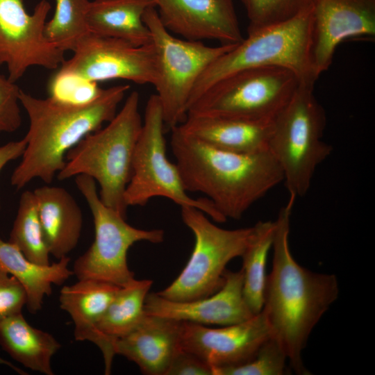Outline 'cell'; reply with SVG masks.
Here are the masks:
<instances>
[{
  "mask_svg": "<svg viewBox=\"0 0 375 375\" xmlns=\"http://www.w3.org/2000/svg\"><path fill=\"white\" fill-rule=\"evenodd\" d=\"M295 199L289 197L274 221L272 268L266 276L262 311L276 340L297 374H309L302 351L319 319L336 301L339 284L332 274L312 272L299 265L289 244Z\"/></svg>",
  "mask_w": 375,
  "mask_h": 375,
  "instance_id": "obj_1",
  "label": "cell"
},
{
  "mask_svg": "<svg viewBox=\"0 0 375 375\" xmlns=\"http://www.w3.org/2000/svg\"><path fill=\"white\" fill-rule=\"evenodd\" d=\"M170 145L187 192L204 194L226 219H240L249 208L283 181L269 149L235 153L218 149L172 130Z\"/></svg>",
  "mask_w": 375,
  "mask_h": 375,
  "instance_id": "obj_2",
  "label": "cell"
},
{
  "mask_svg": "<svg viewBox=\"0 0 375 375\" xmlns=\"http://www.w3.org/2000/svg\"><path fill=\"white\" fill-rule=\"evenodd\" d=\"M129 88L119 85L103 89L96 99L84 104L51 97L36 98L21 90L19 103L27 112L29 127L24 137L26 147L11 175V185L20 190L36 178L51 183L64 167L68 151L115 117Z\"/></svg>",
  "mask_w": 375,
  "mask_h": 375,
  "instance_id": "obj_3",
  "label": "cell"
},
{
  "mask_svg": "<svg viewBox=\"0 0 375 375\" xmlns=\"http://www.w3.org/2000/svg\"><path fill=\"white\" fill-rule=\"evenodd\" d=\"M139 104V94L133 91L106 127L87 135L68 151L57 174L60 181L80 174L92 177L99 185L101 201L126 219L124 194L142 126Z\"/></svg>",
  "mask_w": 375,
  "mask_h": 375,
  "instance_id": "obj_4",
  "label": "cell"
},
{
  "mask_svg": "<svg viewBox=\"0 0 375 375\" xmlns=\"http://www.w3.org/2000/svg\"><path fill=\"white\" fill-rule=\"evenodd\" d=\"M312 7L284 22L260 29L213 61L198 79L189 108L210 87L234 73L257 67H280L295 73L301 83L314 85L311 58Z\"/></svg>",
  "mask_w": 375,
  "mask_h": 375,
  "instance_id": "obj_5",
  "label": "cell"
},
{
  "mask_svg": "<svg viewBox=\"0 0 375 375\" xmlns=\"http://www.w3.org/2000/svg\"><path fill=\"white\" fill-rule=\"evenodd\" d=\"M313 86L300 83L273 119L268 142V149L283 171L289 196L295 199L307 194L317 168L333 151L322 140L326 115Z\"/></svg>",
  "mask_w": 375,
  "mask_h": 375,
  "instance_id": "obj_6",
  "label": "cell"
},
{
  "mask_svg": "<svg viewBox=\"0 0 375 375\" xmlns=\"http://www.w3.org/2000/svg\"><path fill=\"white\" fill-rule=\"evenodd\" d=\"M300 83L297 75L284 67L242 70L210 87L189 108L187 115L272 122Z\"/></svg>",
  "mask_w": 375,
  "mask_h": 375,
  "instance_id": "obj_7",
  "label": "cell"
},
{
  "mask_svg": "<svg viewBox=\"0 0 375 375\" xmlns=\"http://www.w3.org/2000/svg\"><path fill=\"white\" fill-rule=\"evenodd\" d=\"M154 47L158 67L153 85L160 101L165 128L172 130L187 117L193 89L205 69L237 44L207 46L200 41L174 36L162 24L156 6L143 15Z\"/></svg>",
  "mask_w": 375,
  "mask_h": 375,
  "instance_id": "obj_8",
  "label": "cell"
},
{
  "mask_svg": "<svg viewBox=\"0 0 375 375\" xmlns=\"http://www.w3.org/2000/svg\"><path fill=\"white\" fill-rule=\"evenodd\" d=\"M165 128L160 101L156 94L151 95L133 153L132 174L124 194L126 206H144L153 198L165 197L180 207L196 208L215 222H225L227 219L209 199L188 195L176 164L167 158Z\"/></svg>",
  "mask_w": 375,
  "mask_h": 375,
  "instance_id": "obj_9",
  "label": "cell"
},
{
  "mask_svg": "<svg viewBox=\"0 0 375 375\" xmlns=\"http://www.w3.org/2000/svg\"><path fill=\"white\" fill-rule=\"evenodd\" d=\"M181 215L194 236V249L179 276L157 293L168 300L188 301L208 297L222 287L227 264L241 257L254 226L224 229L212 223L203 212L190 206L181 207Z\"/></svg>",
  "mask_w": 375,
  "mask_h": 375,
  "instance_id": "obj_10",
  "label": "cell"
},
{
  "mask_svg": "<svg viewBox=\"0 0 375 375\" xmlns=\"http://www.w3.org/2000/svg\"><path fill=\"white\" fill-rule=\"evenodd\" d=\"M75 183L92 215L94 240L74 262L73 274L78 280L101 281L119 287L128 285L135 279L127 263L129 248L140 241L161 243L164 231L140 229L128 224L126 218L101 201L96 181L92 177L78 175Z\"/></svg>",
  "mask_w": 375,
  "mask_h": 375,
  "instance_id": "obj_11",
  "label": "cell"
},
{
  "mask_svg": "<svg viewBox=\"0 0 375 375\" xmlns=\"http://www.w3.org/2000/svg\"><path fill=\"white\" fill-rule=\"evenodd\" d=\"M65 60L58 74L98 83L125 79L154 85L158 76L153 44L136 46L125 40L89 33Z\"/></svg>",
  "mask_w": 375,
  "mask_h": 375,
  "instance_id": "obj_12",
  "label": "cell"
},
{
  "mask_svg": "<svg viewBox=\"0 0 375 375\" xmlns=\"http://www.w3.org/2000/svg\"><path fill=\"white\" fill-rule=\"evenodd\" d=\"M51 8L49 1L41 0L28 14L22 0H0V65H6L11 81L30 67L56 69L65 60V51L44 34Z\"/></svg>",
  "mask_w": 375,
  "mask_h": 375,
  "instance_id": "obj_13",
  "label": "cell"
},
{
  "mask_svg": "<svg viewBox=\"0 0 375 375\" xmlns=\"http://www.w3.org/2000/svg\"><path fill=\"white\" fill-rule=\"evenodd\" d=\"M272 338L261 310L251 318L221 328L182 322L181 349L197 356L216 369L234 367L251 360Z\"/></svg>",
  "mask_w": 375,
  "mask_h": 375,
  "instance_id": "obj_14",
  "label": "cell"
},
{
  "mask_svg": "<svg viewBox=\"0 0 375 375\" xmlns=\"http://www.w3.org/2000/svg\"><path fill=\"white\" fill-rule=\"evenodd\" d=\"M311 58L319 77L344 40L375 36V0H312Z\"/></svg>",
  "mask_w": 375,
  "mask_h": 375,
  "instance_id": "obj_15",
  "label": "cell"
},
{
  "mask_svg": "<svg viewBox=\"0 0 375 375\" xmlns=\"http://www.w3.org/2000/svg\"><path fill=\"white\" fill-rule=\"evenodd\" d=\"M163 26L185 40L238 44L242 37L233 0H153Z\"/></svg>",
  "mask_w": 375,
  "mask_h": 375,
  "instance_id": "obj_16",
  "label": "cell"
},
{
  "mask_svg": "<svg viewBox=\"0 0 375 375\" xmlns=\"http://www.w3.org/2000/svg\"><path fill=\"white\" fill-rule=\"evenodd\" d=\"M222 287L203 299L175 301L148 293L144 305L145 314L171 318L179 322L201 325L226 326L244 322L255 315L243 295L242 268L237 272L226 269Z\"/></svg>",
  "mask_w": 375,
  "mask_h": 375,
  "instance_id": "obj_17",
  "label": "cell"
},
{
  "mask_svg": "<svg viewBox=\"0 0 375 375\" xmlns=\"http://www.w3.org/2000/svg\"><path fill=\"white\" fill-rule=\"evenodd\" d=\"M182 322L145 314L140 324L115 343V355L135 362L142 374L166 375L181 349Z\"/></svg>",
  "mask_w": 375,
  "mask_h": 375,
  "instance_id": "obj_18",
  "label": "cell"
},
{
  "mask_svg": "<svg viewBox=\"0 0 375 375\" xmlns=\"http://www.w3.org/2000/svg\"><path fill=\"white\" fill-rule=\"evenodd\" d=\"M177 127L182 133L218 149L249 153L268 149L272 121L187 115Z\"/></svg>",
  "mask_w": 375,
  "mask_h": 375,
  "instance_id": "obj_19",
  "label": "cell"
},
{
  "mask_svg": "<svg viewBox=\"0 0 375 375\" xmlns=\"http://www.w3.org/2000/svg\"><path fill=\"white\" fill-rule=\"evenodd\" d=\"M44 239L49 253L58 260L77 245L83 214L73 196L64 188L43 185L33 190Z\"/></svg>",
  "mask_w": 375,
  "mask_h": 375,
  "instance_id": "obj_20",
  "label": "cell"
},
{
  "mask_svg": "<svg viewBox=\"0 0 375 375\" xmlns=\"http://www.w3.org/2000/svg\"><path fill=\"white\" fill-rule=\"evenodd\" d=\"M153 0H94L90 1L87 22L90 33L118 38L136 46L152 43L151 32L143 20Z\"/></svg>",
  "mask_w": 375,
  "mask_h": 375,
  "instance_id": "obj_21",
  "label": "cell"
},
{
  "mask_svg": "<svg viewBox=\"0 0 375 375\" xmlns=\"http://www.w3.org/2000/svg\"><path fill=\"white\" fill-rule=\"evenodd\" d=\"M121 287L101 281L78 280L60 290V307L71 317L77 341L100 345L97 324Z\"/></svg>",
  "mask_w": 375,
  "mask_h": 375,
  "instance_id": "obj_22",
  "label": "cell"
},
{
  "mask_svg": "<svg viewBox=\"0 0 375 375\" xmlns=\"http://www.w3.org/2000/svg\"><path fill=\"white\" fill-rule=\"evenodd\" d=\"M148 279L136 280L121 287L97 324L105 374H110L116 340L133 331L145 315L144 305L152 285Z\"/></svg>",
  "mask_w": 375,
  "mask_h": 375,
  "instance_id": "obj_23",
  "label": "cell"
},
{
  "mask_svg": "<svg viewBox=\"0 0 375 375\" xmlns=\"http://www.w3.org/2000/svg\"><path fill=\"white\" fill-rule=\"evenodd\" d=\"M67 256L47 266L29 260L10 242L0 240V269L12 275L24 288L27 294L26 307L31 313L42 309L44 299L52 292L53 285H61L71 276Z\"/></svg>",
  "mask_w": 375,
  "mask_h": 375,
  "instance_id": "obj_24",
  "label": "cell"
},
{
  "mask_svg": "<svg viewBox=\"0 0 375 375\" xmlns=\"http://www.w3.org/2000/svg\"><path fill=\"white\" fill-rule=\"evenodd\" d=\"M0 345L26 368L53 375L51 359L60 343L50 333L32 326L22 312L0 322Z\"/></svg>",
  "mask_w": 375,
  "mask_h": 375,
  "instance_id": "obj_25",
  "label": "cell"
},
{
  "mask_svg": "<svg viewBox=\"0 0 375 375\" xmlns=\"http://www.w3.org/2000/svg\"><path fill=\"white\" fill-rule=\"evenodd\" d=\"M274 221H260L254 225L253 234L241 256L244 276L243 295L251 312L256 315L262 308L266 281L265 267L272 248Z\"/></svg>",
  "mask_w": 375,
  "mask_h": 375,
  "instance_id": "obj_26",
  "label": "cell"
},
{
  "mask_svg": "<svg viewBox=\"0 0 375 375\" xmlns=\"http://www.w3.org/2000/svg\"><path fill=\"white\" fill-rule=\"evenodd\" d=\"M8 242L15 245L31 262L42 266L50 265V253L33 191L26 190L20 196Z\"/></svg>",
  "mask_w": 375,
  "mask_h": 375,
  "instance_id": "obj_27",
  "label": "cell"
},
{
  "mask_svg": "<svg viewBox=\"0 0 375 375\" xmlns=\"http://www.w3.org/2000/svg\"><path fill=\"white\" fill-rule=\"evenodd\" d=\"M52 19L46 22L47 40L63 51H74L80 41L90 33L87 22L89 0H55Z\"/></svg>",
  "mask_w": 375,
  "mask_h": 375,
  "instance_id": "obj_28",
  "label": "cell"
},
{
  "mask_svg": "<svg viewBox=\"0 0 375 375\" xmlns=\"http://www.w3.org/2000/svg\"><path fill=\"white\" fill-rule=\"evenodd\" d=\"M241 1L249 19L248 33L290 20L312 4V0Z\"/></svg>",
  "mask_w": 375,
  "mask_h": 375,
  "instance_id": "obj_29",
  "label": "cell"
},
{
  "mask_svg": "<svg viewBox=\"0 0 375 375\" xmlns=\"http://www.w3.org/2000/svg\"><path fill=\"white\" fill-rule=\"evenodd\" d=\"M287 360L282 347L270 338L251 360L240 365L216 369L214 375H283L286 372Z\"/></svg>",
  "mask_w": 375,
  "mask_h": 375,
  "instance_id": "obj_30",
  "label": "cell"
},
{
  "mask_svg": "<svg viewBox=\"0 0 375 375\" xmlns=\"http://www.w3.org/2000/svg\"><path fill=\"white\" fill-rule=\"evenodd\" d=\"M103 90L97 83L58 73L52 77L49 85L51 97L72 104L89 103L96 99Z\"/></svg>",
  "mask_w": 375,
  "mask_h": 375,
  "instance_id": "obj_31",
  "label": "cell"
},
{
  "mask_svg": "<svg viewBox=\"0 0 375 375\" xmlns=\"http://www.w3.org/2000/svg\"><path fill=\"white\" fill-rule=\"evenodd\" d=\"M20 90L15 82L0 74V133H12L21 126Z\"/></svg>",
  "mask_w": 375,
  "mask_h": 375,
  "instance_id": "obj_32",
  "label": "cell"
},
{
  "mask_svg": "<svg viewBox=\"0 0 375 375\" xmlns=\"http://www.w3.org/2000/svg\"><path fill=\"white\" fill-rule=\"evenodd\" d=\"M27 303V294L19 281L0 269V322L22 312Z\"/></svg>",
  "mask_w": 375,
  "mask_h": 375,
  "instance_id": "obj_33",
  "label": "cell"
},
{
  "mask_svg": "<svg viewBox=\"0 0 375 375\" xmlns=\"http://www.w3.org/2000/svg\"><path fill=\"white\" fill-rule=\"evenodd\" d=\"M166 375H213L212 368L201 358L180 349L175 355Z\"/></svg>",
  "mask_w": 375,
  "mask_h": 375,
  "instance_id": "obj_34",
  "label": "cell"
},
{
  "mask_svg": "<svg viewBox=\"0 0 375 375\" xmlns=\"http://www.w3.org/2000/svg\"><path fill=\"white\" fill-rule=\"evenodd\" d=\"M26 147L24 138L20 140L11 141L0 147V172L6 165L22 157ZM1 210V201H0Z\"/></svg>",
  "mask_w": 375,
  "mask_h": 375,
  "instance_id": "obj_35",
  "label": "cell"
}]
</instances>
